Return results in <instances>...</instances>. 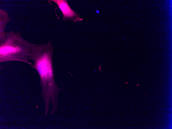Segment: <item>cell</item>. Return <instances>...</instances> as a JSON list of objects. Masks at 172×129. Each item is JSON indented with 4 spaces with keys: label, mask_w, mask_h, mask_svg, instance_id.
Wrapping results in <instances>:
<instances>
[{
    "label": "cell",
    "mask_w": 172,
    "mask_h": 129,
    "mask_svg": "<svg viewBox=\"0 0 172 129\" xmlns=\"http://www.w3.org/2000/svg\"><path fill=\"white\" fill-rule=\"evenodd\" d=\"M35 45L24 39L19 31L6 32L4 37L0 40V63L19 61L31 66L32 63L29 61Z\"/></svg>",
    "instance_id": "7a4b0ae2"
},
{
    "label": "cell",
    "mask_w": 172,
    "mask_h": 129,
    "mask_svg": "<svg viewBox=\"0 0 172 129\" xmlns=\"http://www.w3.org/2000/svg\"><path fill=\"white\" fill-rule=\"evenodd\" d=\"M53 52V46L51 42L49 41L47 44H36L33 48L30 57L31 60L33 62L30 66L36 70L39 76L41 96L44 101L46 115L50 104L52 106L50 114H53L57 110L58 93L63 90L57 86L55 82Z\"/></svg>",
    "instance_id": "6da1fadb"
},
{
    "label": "cell",
    "mask_w": 172,
    "mask_h": 129,
    "mask_svg": "<svg viewBox=\"0 0 172 129\" xmlns=\"http://www.w3.org/2000/svg\"><path fill=\"white\" fill-rule=\"evenodd\" d=\"M101 66H99V71L100 72H101Z\"/></svg>",
    "instance_id": "5b68a950"
},
{
    "label": "cell",
    "mask_w": 172,
    "mask_h": 129,
    "mask_svg": "<svg viewBox=\"0 0 172 129\" xmlns=\"http://www.w3.org/2000/svg\"><path fill=\"white\" fill-rule=\"evenodd\" d=\"M0 39H1L5 36L6 32L4 31V29L10 19L7 12L1 9L0 10Z\"/></svg>",
    "instance_id": "277c9868"
},
{
    "label": "cell",
    "mask_w": 172,
    "mask_h": 129,
    "mask_svg": "<svg viewBox=\"0 0 172 129\" xmlns=\"http://www.w3.org/2000/svg\"><path fill=\"white\" fill-rule=\"evenodd\" d=\"M55 3L61 10L63 14V19L64 21L71 20L76 22L79 21L82 19L80 18V15L73 11L70 7L67 0H52Z\"/></svg>",
    "instance_id": "3957f363"
}]
</instances>
